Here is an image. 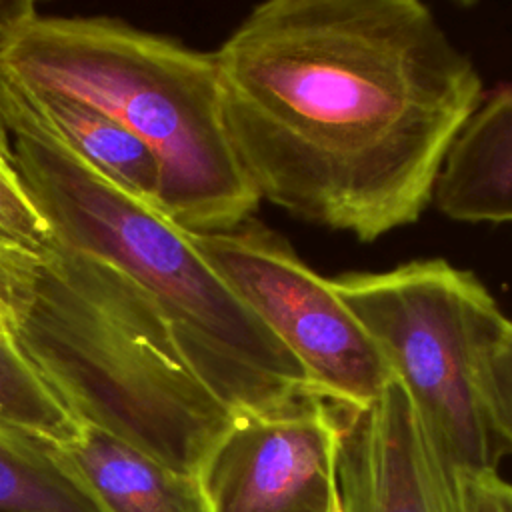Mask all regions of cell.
Segmentation results:
<instances>
[{
    "mask_svg": "<svg viewBox=\"0 0 512 512\" xmlns=\"http://www.w3.org/2000/svg\"><path fill=\"white\" fill-rule=\"evenodd\" d=\"M0 240L34 256H44L54 234L24 188L10 148V136L0 114Z\"/></svg>",
    "mask_w": 512,
    "mask_h": 512,
    "instance_id": "cell-14",
    "label": "cell"
},
{
    "mask_svg": "<svg viewBox=\"0 0 512 512\" xmlns=\"http://www.w3.org/2000/svg\"><path fill=\"white\" fill-rule=\"evenodd\" d=\"M14 86L76 158L122 194L158 210L162 174L142 138L84 102Z\"/></svg>",
    "mask_w": 512,
    "mask_h": 512,
    "instance_id": "cell-11",
    "label": "cell"
},
{
    "mask_svg": "<svg viewBox=\"0 0 512 512\" xmlns=\"http://www.w3.org/2000/svg\"><path fill=\"white\" fill-rule=\"evenodd\" d=\"M0 512H106L60 446L0 430Z\"/></svg>",
    "mask_w": 512,
    "mask_h": 512,
    "instance_id": "cell-12",
    "label": "cell"
},
{
    "mask_svg": "<svg viewBox=\"0 0 512 512\" xmlns=\"http://www.w3.org/2000/svg\"><path fill=\"white\" fill-rule=\"evenodd\" d=\"M38 256L0 240V304L12 316L22 310Z\"/></svg>",
    "mask_w": 512,
    "mask_h": 512,
    "instance_id": "cell-16",
    "label": "cell"
},
{
    "mask_svg": "<svg viewBox=\"0 0 512 512\" xmlns=\"http://www.w3.org/2000/svg\"><path fill=\"white\" fill-rule=\"evenodd\" d=\"M10 334L78 424L198 476L234 416L190 370L154 300L124 272L54 244Z\"/></svg>",
    "mask_w": 512,
    "mask_h": 512,
    "instance_id": "cell-3",
    "label": "cell"
},
{
    "mask_svg": "<svg viewBox=\"0 0 512 512\" xmlns=\"http://www.w3.org/2000/svg\"><path fill=\"white\" fill-rule=\"evenodd\" d=\"M456 474L498 470L486 396L492 350L508 322L470 270L442 258L330 278Z\"/></svg>",
    "mask_w": 512,
    "mask_h": 512,
    "instance_id": "cell-5",
    "label": "cell"
},
{
    "mask_svg": "<svg viewBox=\"0 0 512 512\" xmlns=\"http://www.w3.org/2000/svg\"><path fill=\"white\" fill-rule=\"evenodd\" d=\"M464 512H512V484L498 470L458 474Z\"/></svg>",
    "mask_w": 512,
    "mask_h": 512,
    "instance_id": "cell-17",
    "label": "cell"
},
{
    "mask_svg": "<svg viewBox=\"0 0 512 512\" xmlns=\"http://www.w3.org/2000/svg\"><path fill=\"white\" fill-rule=\"evenodd\" d=\"M332 412L336 512H464L458 474L434 448L396 380L372 402L332 404Z\"/></svg>",
    "mask_w": 512,
    "mask_h": 512,
    "instance_id": "cell-8",
    "label": "cell"
},
{
    "mask_svg": "<svg viewBox=\"0 0 512 512\" xmlns=\"http://www.w3.org/2000/svg\"><path fill=\"white\" fill-rule=\"evenodd\" d=\"M194 248L302 366L310 392L344 406L378 398L394 376L328 278L310 270L284 236L250 218Z\"/></svg>",
    "mask_w": 512,
    "mask_h": 512,
    "instance_id": "cell-6",
    "label": "cell"
},
{
    "mask_svg": "<svg viewBox=\"0 0 512 512\" xmlns=\"http://www.w3.org/2000/svg\"><path fill=\"white\" fill-rule=\"evenodd\" d=\"M36 4L28 0H0V46L36 18Z\"/></svg>",
    "mask_w": 512,
    "mask_h": 512,
    "instance_id": "cell-18",
    "label": "cell"
},
{
    "mask_svg": "<svg viewBox=\"0 0 512 512\" xmlns=\"http://www.w3.org/2000/svg\"><path fill=\"white\" fill-rule=\"evenodd\" d=\"M12 328V316L8 314V310L0 304V332H10Z\"/></svg>",
    "mask_w": 512,
    "mask_h": 512,
    "instance_id": "cell-19",
    "label": "cell"
},
{
    "mask_svg": "<svg viewBox=\"0 0 512 512\" xmlns=\"http://www.w3.org/2000/svg\"><path fill=\"white\" fill-rule=\"evenodd\" d=\"M432 202L458 222H512V84L482 96L440 166Z\"/></svg>",
    "mask_w": 512,
    "mask_h": 512,
    "instance_id": "cell-9",
    "label": "cell"
},
{
    "mask_svg": "<svg viewBox=\"0 0 512 512\" xmlns=\"http://www.w3.org/2000/svg\"><path fill=\"white\" fill-rule=\"evenodd\" d=\"M256 196L360 242L414 224L482 78L418 0H270L214 52Z\"/></svg>",
    "mask_w": 512,
    "mask_h": 512,
    "instance_id": "cell-1",
    "label": "cell"
},
{
    "mask_svg": "<svg viewBox=\"0 0 512 512\" xmlns=\"http://www.w3.org/2000/svg\"><path fill=\"white\" fill-rule=\"evenodd\" d=\"M334 508H336V504H334ZM332 512H334V510H332Z\"/></svg>",
    "mask_w": 512,
    "mask_h": 512,
    "instance_id": "cell-20",
    "label": "cell"
},
{
    "mask_svg": "<svg viewBox=\"0 0 512 512\" xmlns=\"http://www.w3.org/2000/svg\"><path fill=\"white\" fill-rule=\"evenodd\" d=\"M486 396L492 428L504 450H512V320L506 322L492 350Z\"/></svg>",
    "mask_w": 512,
    "mask_h": 512,
    "instance_id": "cell-15",
    "label": "cell"
},
{
    "mask_svg": "<svg viewBox=\"0 0 512 512\" xmlns=\"http://www.w3.org/2000/svg\"><path fill=\"white\" fill-rule=\"evenodd\" d=\"M60 452L106 512H208L198 478L174 472L94 426L80 424Z\"/></svg>",
    "mask_w": 512,
    "mask_h": 512,
    "instance_id": "cell-10",
    "label": "cell"
},
{
    "mask_svg": "<svg viewBox=\"0 0 512 512\" xmlns=\"http://www.w3.org/2000/svg\"><path fill=\"white\" fill-rule=\"evenodd\" d=\"M0 430L56 446L68 444L80 430L22 356L10 332H0Z\"/></svg>",
    "mask_w": 512,
    "mask_h": 512,
    "instance_id": "cell-13",
    "label": "cell"
},
{
    "mask_svg": "<svg viewBox=\"0 0 512 512\" xmlns=\"http://www.w3.org/2000/svg\"><path fill=\"white\" fill-rule=\"evenodd\" d=\"M0 72L28 92L84 102L144 140L158 212L188 234L228 232L260 198L232 150L214 52L110 18L36 16L0 46Z\"/></svg>",
    "mask_w": 512,
    "mask_h": 512,
    "instance_id": "cell-4",
    "label": "cell"
},
{
    "mask_svg": "<svg viewBox=\"0 0 512 512\" xmlns=\"http://www.w3.org/2000/svg\"><path fill=\"white\" fill-rule=\"evenodd\" d=\"M338 424L316 394L234 416L198 472L208 512H332Z\"/></svg>",
    "mask_w": 512,
    "mask_h": 512,
    "instance_id": "cell-7",
    "label": "cell"
},
{
    "mask_svg": "<svg viewBox=\"0 0 512 512\" xmlns=\"http://www.w3.org/2000/svg\"><path fill=\"white\" fill-rule=\"evenodd\" d=\"M0 114L18 176L54 240L134 280L164 314L190 370L232 414L270 412L310 392L302 366L190 234L76 158L2 72Z\"/></svg>",
    "mask_w": 512,
    "mask_h": 512,
    "instance_id": "cell-2",
    "label": "cell"
}]
</instances>
